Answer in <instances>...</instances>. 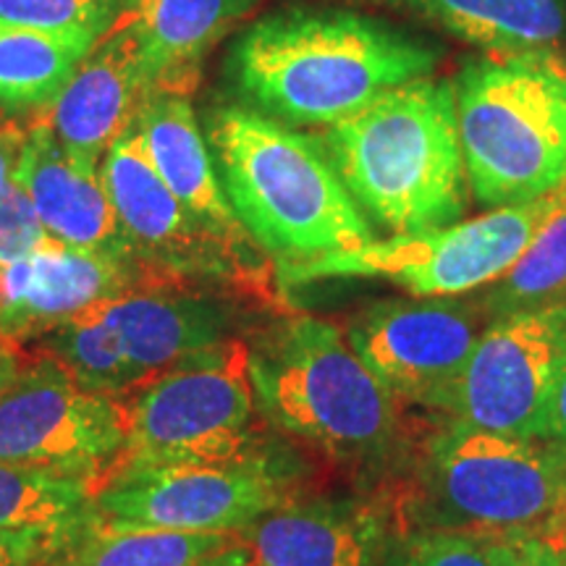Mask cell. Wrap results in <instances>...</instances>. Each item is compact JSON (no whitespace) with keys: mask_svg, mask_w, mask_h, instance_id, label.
I'll list each match as a JSON object with an SVG mask.
<instances>
[{"mask_svg":"<svg viewBox=\"0 0 566 566\" xmlns=\"http://www.w3.org/2000/svg\"><path fill=\"white\" fill-rule=\"evenodd\" d=\"M441 55L433 42L373 13L289 6L239 34L226 74L247 108L325 129L399 84L433 76Z\"/></svg>","mask_w":566,"mask_h":566,"instance_id":"1","label":"cell"},{"mask_svg":"<svg viewBox=\"0 0 566 566\" xmlns=\"http://www.w3.org/2000/svg\"><path fill=\"white\" fill-rule=\"evenodd\" d=\"M205 137L239 223L275 273L375 242L321 139L247 105H216Z\"/></svg>","mask_w":566,"mask_h":566,"instance_id":"2","label":"cell"},{"mask_svg":"<svg viewBox=\"0 0 566 566\" xmlns=\"http://www.w3.org/2000/svg\"><path fill=\"white\" fill-rule=\"evenodd\" d=\"M317 139L370 226L409 237L464 221L470 181L454 82L422 76L399 84Z\"/></svg>","mask_w":566,"mask_h":566,"instance_id":"3","label":"cell"},{"mask_svg":"<svg viewBox=\"0 0 566 566\" xmlns=\"http://www.w3.org/2000/svg\"><path fill=\"white\" fill-rule=\"evenodd\" d=\"M470 192L488 210L566 187V59L558 51L483 53L454 80Z\"/></svg>","mask_w":566,"mask_h":566,"instance_id":"4","label":"cell"},{"mask_svg":"<svg viewBox=\"0 0 566 566\" xmlns=\"http://www.w3.org/2000/svg\"><path fill=\"white\" fill-rule=\"evenodd\" d=\"M254 405L275 428L344 459L380 457L396 438L394 396L334 323L294 315L250 346Z\"/></svg>","mask_w":566,"mask_h":566,"instance_id":"5","label":"cell"},{"mask_svg":"<svg viewBox=\"0 0 566 566\" xmlns=\"http://www.w3.org/2000/svg\"><path fill=\"white\" fill-rule=\"evenodd\" d=\"M239 310L195 283H150L45 334V352L95 394H126L195 354L231 342Z\"/></svg>","mask_w":566,"mask_h":566,"instance_id":"6","label":"cell"},{"mask_svg":"<svg viewBox=\"0 0 566 566\" xmlns=\"http://www.w3.org/2000/svg\"><path fill=\"white\" fill-rule=\"evenodd\" d=\"M422 485L436 530L541 533L566 516V449L454 420L430 438Z\"/></svg>","mask_w":566,"mask_h":566,"instance_id":"7","label":"cell"},{"mask_svg":"<svg viewBox=\"0 0 566 566\" xmlns=\"http://www.w3.org/2000/svg\"><path fill=\"white\" fill-rule=\"evenodd\" d=\"M250 346L226 342L137 388L116 467L247 464L254 459Z\"/></svg>","mask_w":566,"mask_h":566,"instance_id":"8","label":"cell"},{"mask_svg":"<svg viewBox=\"0 0 566 566\" xmlns=\"http://www.w3.org/2000/svg\"><path fill=\"white\" fill-rule=\"evenodd\" d=\"M564 205L566 187L535 202L488 210L446 229L375 239L363 250L275 275L286 289L323 279H384L415 296L467 294L504 279Z\"/></svg>","mask_w":566,"mask_h":566,"instance_id":"9","label":"cell"},{"mask_svg":"<svg viewBox=\"0 0 566 566\" xmlns=\"http://www.w3.org/2000/svg\"><path fill=\"white\" fill-rule=\"evenodd\" d=\"M101 174L134 258L158 279L176 283L237 286L271 294V275L252 237H229L212 229L176 197L155 171L137 126L111 145Z\"/></svg>","mask_w":566,"mask_h":566,"instance_id":"10","label":"cell"},{"mask_svg":"<svg viewBox=\"0 0 566 566\" xmlns=\"http://www.w3.org/2000/svg\"><path fill=\"white\" fill-rule=\"evenodd\" d=\"M566 370V300L493 317L446 396L457 422L543 441Z\"/></svg>","mask_w":566,"mask_h":566,"instance_id":"11","label":"cell"},{"mask_svg":"<svg viewBox=\"0 0 566 566\" xmlns=\"http://www.w3.org/2000/svg\"><path fill=\"white\" fill-rule=\"evenodd\" d=\"M124 446L126 407L87 391L51 357L24 367L0 396V464L97 480Z\"/></svg>","mask_w":566,"mask_h":566,"instance_id":"12","label":"cell"},{"mask_svg":"<svg viewBox=\"0 0 566 566\" xmlns=\"http://www.w3.org/2000/svg\"><path fill=\"white\" fill-rule=\"evenodd\" d=\"M283 488L263 462L116 467L95 491L105 525L174 533H231L281 506Z\"/></svg>","mask_w":566,"mask_h":566,"instance_id":"13","label":"cell"},{"mask_svg":"<svg viewBox=\"0 0 566 566\" xmlns=\"http://www.w3.org/2000/svg\"><path fill=\"white\" fill-rule=\"evenodd\" d=\"M483 313L449 296L375 302L349 323L346 342L394 399L441 409L483 334Z\"/></svg>","mask_w":566,"mask_h":566,"instance_id":"14","label":"cell"},{"mask_svg":"<svg viewBox=\"0 0 566 566\" xmlns=\"http://www.w3.org/2000/svg\"><path fill=\"white\" fill-rule=\"evenodd\" d=\"M150 283L166 279L139 260L103 258L51 239L42 250L0 268V334L17 344L45 336L84 310Z\"/></svg>","mask_w":566,"mask_h":566,"instance_id":"15","label":"cell"},{"mask_svg":"<svg viewBox=\"0 0 566 566\" xmlns=\"http://www.w3.org/2000/svg\"><path fill=\"white\" fill-rule=\"evenodd\" d=\"M150 92L137 34L118 21L95 42L66 87L34 122L45 124L71 155L101 166Z\"/></svg>","mask_w":566,"mask_h":566,"instance_id":"16","label":"cell"},{"mask_svg":"<svg viewBox=\"0 0 566 566\" xmlns=\"http://www.w3.org/2000/svg\"><path fill=\"white\" fill-rule=\"evenodd\" d=\"M19 187L55 242L113 260L134 258L101 166L71 155L42 122L27 134Z\"/></svg>","mask_w":566,"mask_h":566,"instance_id":"17","label":"cell"},{"mask_svg":"<svg viewBox=\"0 0 566 566\" xmlns=\"http://www.w3.org/2000/svg\"><path fill=\"white\" fill-rule=\"evenodd\" d=\"M242 535L263 566H378L388 543L378 509L357 501L281 504Z\"/></svg>","mask_w":566,"mask_h":566,"instance_id":"18","label":"cell"},{"mask_svg":"<svg viewBox=\"0 0 566 566\" xmlns=\"http://www.w3.org/2000/svg\"><path fill=\"white\" fill-rule=\"evenodd\" d=\"M265 0H132L122 17L142 45L153 92L192 97L202 61Z\"/></svg>","mask_w":566,"mask_h":566,"instance_id":"19","label":"cell"},{"mask_svg":"<svg viewBox=\"0 0 566 566\" xmlns=\"http://www.w3.org/2000/svg\"><path fill=\"white\" fill-rule=\"evenodd\" d=\"M134 126L155 171L197 218L229 237H250L218 179L192 97L150 92L134 118Z\"/></svg>","mask_w":566,"mask_h":566,"instance_id":"20","label":"cell"},{"mask_svg":"<svg viewBox=\"0 0 566 566\" xmlns=\"http://www.w3.org/2000/svg\"><path fill=\"white\" fill-rule=\"evenodd\" d=\"M436 27L483 53L558 51L566 42L564 0H359Z\"/></svg>","mask_w":566,"mask_h":566,"instance_id":"21","label":"cell"},{"mask_svg":"<svg viewBox=\"0 0 566 566\" xmlns=\"http://www.w3.org/2000/svg\"><path fill=\"white\" fill-rule=\"evenodd\" d=\"M97 38L0 21V113L40 116L66 87Z\"/></svg>","mask_w":566,"mask_h":566,"instance_id":"22","label":"cell"},{"mask_svg":"<svg viewBox=\"0 0 566 566\" xmlns=\"http://www.w3.org/2000/svg\"><path fill=\"white\" fill-rule=\"evenodd\" d=\"M95 520V480L45 467L0 464V533L71 541Z\"/></svg>","mask_w":566,"mask_h":566,"instance_id":"23","label":"cell"},{"mask_svg":"<svg viewBox=\"0 0 566 566\" xmlns=\"http://www.w3.org/2000/svg\"><path fill=\"white\" fill-rule=\"evenodd\" d=\"M229 546V533L113 527L97 516L45 566H205Z\"/></svg>","mask_w":566,"mask_h":566,"instance_id":"24","label":"cell"},{"mask_svg":"<svg viewBox=\"0 0 566 566\" xmlns=\"http://www.w3.org/2000/svg\"><path fill=\"white\" fill-rule=\"evenodd\" d=\"M566 296V205L543 226L535 242L504 279L493 281L480 302L485 315L501 317Z\"/></svg>","mask_w":566,"mask_h":566,"instance_id":"25","label":"cell"},{"mask_svg":"<svg viewBox=\"0 0 566 566\" xmlns=\"http://www.w3.org/2000/svg\"><path fill=\"white\" fill-rule=\"evenodd\" d=\"M506 535L475 530H417L391 537L378 566H501Z\"/></svg>","mask_w":566,"mask_h":566,"instance_id":"26","label":"cell"},{"mask_svg":"<svg viewBox=\"0 0 566 566\" xmlns=\"http://www.w3.org/2000/svg\"><path fill=\"white\" fill-rule=\"evenodd\" d=\"M132 0H0V21L101 40L122 21Z\"/></svg>","mask_w":566,"mask_h":566,"instance_id":"27","label":"cell"},{"mask_svg":"<svg viewBox=\"0 0 566 566\" xmlns=\"http://www.w3.org/2000/svg\"><path fill=\"white\" fill-rule=\"evenodd\" d=\"M51 239L32 200L19 184L0 195V268L42 250Z\"/></svg>","mask_w":566,"mask_h":566,"instance_id":"28","label":"cell"},{"mask_svg":"<svg viewBox=\"0 0 566 566\" xmlns=\"http://www.w3.org/2000/svg\"><path fill=\"white\" fill-rule=\"evenodd\" d=\"M501 566H566V533L506 535Z\"/></svg>","mask_w":566,"mask_h":566,"instance_id":"29","label":"cell"},{"mask_svg":"<svg viewBox=\"0 0 566 566\" xmlns=\"http://www.w3.org/2000/svg\"><path fill=\"white\" fill-rule=\"evenodd\" d=\"M66 543L45 533H0V566H45Z\"/></svg>","mask_w":566,"mask_h":566,"instance_id":"30","label":"cell"},{"mask_svg":"<svg viewBox=\"0 0 566 566\" xmlns=\"http://www.w3.org/2000/svg\"><path fill=\"white\" fill-rule=\"evenodd\" d=\"M27 134H30V126H19L17 122L0 124V195L9 192L19 181Z\"/></svg>","mask_w":566,"mask_h":566,"instance_id":"31","label":"cell"},{"mask_svg":"<svg viewBox=\"0 0 566 566\" xmlns=\"http://www.w3.org/2000/svg\"><path fill=\"white\" fill-rule=\"evenodd\" d=\"M543 441L564 446V449H566V370H564L562 380H558V386H556L554 401H551Z\"/></svg>","mask_w":566,"mask_h":566,"instance_id":"32","label":"cell"},{"mask_svg":"<svg viewBox=\"0 0 566 566\" xmlns=\"http://www.w3.org/2000/svg\"><path fill=\"white\" fill-rule=\"evenodd\" d=\"M21 373V357H19V344L11 342L0 334V396L17 384Z\"/></svg>","mask_w":566,"mask_h":566,"instance_id":"33","label":"cell"},{"mask_svg":"<svg viewBox=\"0 0 566 566\" xmlns=\"http://www.w3.org/2000/svg\"><path fill=\"white\" fill-rule=\"evenodd\" d=\"M205 566H263L250 554V548H223L221 554H216Z\"/></svg>","mask_w":566,"mask_h":566,"instance_id":"34","label":"cell"},{"mask_svg":"<svg viewBox=\"0 0 566 566\" xmlns=\"http://www.w3.org/2000/svg\"><path fill=\"white\" fill-rule=\"evenodd\" d=\"M564 300H566V296H564Z\"/></svg>","mask_w":566,"mask_h":566,"instance_id":"35","label":"cell"}]
</instances>
